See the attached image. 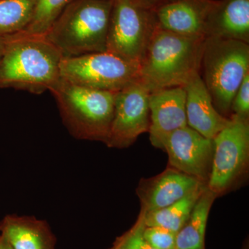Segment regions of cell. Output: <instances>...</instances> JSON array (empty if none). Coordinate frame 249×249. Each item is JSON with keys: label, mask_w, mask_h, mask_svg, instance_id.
Segmentation results:
<instances>
[{"label": "cell", "mask_w": 249, "mask_h": 249, "mask_svg": "<svg viewBox=\"0 0 249 249\" xmlns=\"http://www.w3.org/2000/svg\"><path fill=\"white\" fill-rule=\"evenodd\" d=\"M63 55L45 36L7 35L0 59V88L34 94L49 91L61 78Z\"/></svg>", "instance_id": "cell-1"}, {"label": "cell", "mask_w": 249, "mask_h": 249, "mask_svg": "<svg viewBox=\"0 0 249 249\" xmlns=\"http://www.w3.org/2000/svg\"><path fill=\"white\" fill-rule=\"evenodd\" d=\"M205 38L156 27L139 65V82L150 93L184 86L199 72Z\"/></svg>", "instance_id": "cell-2"}, {"label": "cell", "mask_w": 249, "mask_h": 249, "mask_svg": "<svg viewBox=\"0 0 249 249\" xmlns=\"http://www.w3.org/2000/svg\"><path fill=\"white\" fill-rule=\"evenodd\" d=\"M114 0H74L45 36L63 57L106 52Z\"/></svg>", "instance_id": "cell-3"}, {"label": "cell", "mask_w": 249, "mask_h": 249, "mask_svg": "<svg viewBox=\"0 0 249 249\" xmlns=\"http://www.w3.org/2000/svg\"><path fill=\"white\" fill-rule=\"evenodd\" d=\"M249 72V44L241 41L205 38L199 75L222 115L231 111L232 98Z\"/></svg>", "instance_id": "cell-4"}, {"label": "cell", "mask_w": 249, "mask_h": 249, "mask_svg": "<svg viewBox=\"0 0 249 249\" xmlns=\"http://www.w3.org/2000/svg\"><path fill=\"white\" fill-rule=\"evenodd\" d=\"M49 91L75 134L84 138L106 141L112 120L116 92L85 88L62 77Z\"/></svg>", "instance_id": "cell-5"}, {"label": "cell", "mask_w": 249, "mask_h": 249, "mask_svg": "<svg viewBox=\"0 0 249 249\" xmlns=\"http://www.w3.org/2000/svg\"><path fill=\"white\" fill-rule=\"evenodd\" d=\"M155 29L152 10L140 0H114L106 52L140 65Z\"/></svg>", "instance_id": "cell-6"}, {"label": "cell", "mask_w": 249, "mask_h": 249, "mask_svg": "<svg viewBox=\"0 0 249 249\" xmlns=\"http://www.w3.org/2000/svg\"><path fill=\"white\" fill-rule=\"evenodd\" d=\"M60 73L73 84L117 92L139 80V65L108 52L63 57Z\"/></svg>", "instance_id": "cell-7"}, {"label": "cell", "mask_w": 249, "mask_h": 249, "mask_svg": "<svg viewBox=\"0 0 249 249\" xmlns=\"http://www.w3.org/2000/svg\"><path fill=\"white\" fill-rule=\"evenodd\" d=\"M213 141V157L207 187L219 194L235 181L248 161L249 120L232 115Z\"/></svg>", "instance_id": "cell-8"}, {"label": "cell", "mask_w": 249, "mask_h": 249, "mask_svg": "<svg viewBox=\"0 0 249 249\" xmlns=\"http://www.w3.org/2000/svg\"><path fill=\"white\" fill-rule=\"evenodd\" d=\"M150 91L139 82H134L117 91L107 142L111 146L130 145L150 127Z\"/></svg>", "instance_id": "cell-9"}, {"label": "cell", "mask_w": 249, "mask_h": 249, "mask_svg": "<svg viewBox=\"0 0 249 249\" xmlns=\"http://www.w3.org/2000/svg\"><path fill=\"white\" fill-rule=\"evenodd\" d=\"M163 150L175 170L205 182L209 181L213 157V139L206 138L189 126L175 131Z\"/></svg>", "instance_id": "cell-10"}, {"label": "cell", "mask_w": 249, "mask_h": 249, "mask_svg": "<svg viewBox=\"0 0 249 249\" xmlns=\"http://www.w3.org/2000/svg\"><path fill=\"white\" fill-rule=\"evenodd\" d=\"M152 145L163 150L167 139L175 131L188 125L186 92L183 87L158 90L149 96Z\"/></svg>", "instance_id": "cell-11"}, {"label": "cell", "mask_w": 249, "mask_h": 249, "mask_svg": "<svg viewBox=\"0 0 249 249\" xmlns=\"http://www.w3.org/2000/svg\"><path fill=\"white\" fill-rule=\"evenodd\" d=\"M215 0H166L152 10L156 27L174 34L206 37Z\"/></svg>", "instance_id": "cell-12"}, {"label": "cell", "mask_w": 249, "mask_h": 249, "mask_svg": "<svg viewBox=\"0 0 249 249\" xmlns=\"http://www.w3.org/2000/svg\"><path fill=\"white\" fill-rule=\"evenodd\" d=\"M183 87L186 92L188 126L206 138L213 139L230 119L222 115L214 107L199 73H195Z\"/></svg>", "instance_id": "cell-13"}, {"label": "cell", "mask_w": 249, "mask_h": 249, "mask_svg": "<svg viewBox=\"0 0 249 249\" xmlns=\"http://www.w3.org/2000/svg\"><path fill=\"white\" fill-rule=\"evenodd\" d=\"M207 37L249 44V0H215L206 24Z\"/></svg>", "instance_id": "cell-14"}, {"label": "cell", "mask_w": 249, "mask_h": 249, "mask_svg": "<svg viewBox=\"0 0 249 249\" xmlns=\"http://www.w3.org/2000/svg\"><path fill=\"white\" fill-rule=\"evenodd\" d=\"M205 186L204 182L177 170L156 178L143 199L142 214L167 207Z\"/></svg>", "instance_id": "cell-15"}, {"label": "cell", "mask_w": 249, "mask_h": 249, "mask_svg": "<svg viewBox=\"0 0 249 249\" xmlns=\"http://www.w3.org/2000/svg\"><path fill=\"white\" fill-rule=\"evenodd\" d=\"M0 231L13 249H53L52 235L40 223L6 217Z\"/></svg>", "instance_id": "cell-16"}, {"label": "cell", "mask_w": 249, "mask_h": 249, "mask_svg": "<svg viewBox=\"0 0 249 249\" xmlns=\"http://www.w3.org/2000/svg\"><path fill=\"white\" fill-rule=\"evenodd\" d=\"M216 196L208 187L203 192L188 220L177 233L175 249H205L206 224Z\"/></svg>", "instance_id": "cell-17"}, {"label": "cell", "mask_w": 249, "mask_h": 249, "mask_svg": "<svg viewBox=\"0 0 249 249\" xmlns=\"http://www.w3.org/2000/svg\"><path fill=\"white\" fill-rule=\"evenodd\" d=\"M206 188V186L202 187L167 207L142 214L140 220L145 227L164 228L178 233L188 220L196 201Z\"/></svg>", "instance_id": "cell-18"}, {"label": "cell", "mask_w": 249, "mask_h": 249, "mask_svg": "<svg viewBox=\"0 0 249 249\" xmlns=\"http://www.w3.org/2000/svg\"><path fill=\"white\" fill-rule=\"evenodd\" d=\"M37 0H0V35L22 32L30 22Z\"/></svg>", "instance_id": "cell-19"}, {"label": "cell", "mask_w": 249, "mask_h": 249, "mask_svg": "<svg viewBox=\"0 0 249 249\" xmlns=\"http://www.w3.org/2000/svg\"><path fill=\"white\" fill-rule=\"evenodd\" d=\"M74 0H37L32 18L22 34L45 36L55 21Z\"/></svg>", "instance_id": "cell-20"}, {"label": "cell", "mask_w": 249, "mask_h": 249, "mask_svg": "<svg viewBox=\"0 0 249 249\" xmlns=\"http://www.w3.org/2000/svg\"><path fill=\"white\" fill-rule=\"evenodd\" d=\"M144 239L156 249H175L177 233L159 227H145L142 229Z\"/></svg>", "instance_id": "cell-21"}, {"label": "cell", "mask_w": 249, "mask_h": 249, "mask_svg": "<svg viewBox=\"0 0 249 249\" xmlns=\"http://www.w3.org/2000/svg\"><path fill=\"white\" fill-rule=\"evenodd\" d=\"M144 224L139 220L129 232L117 240L112 249H156L142 236Z\"/></svg>", "instance_id": "cell-22"}, {"label": "cell", "mask_w": 249, "mask_h": 249, "mask_svg": "<svg viewBox=\"0 0 249 249\" xmlns=\"http://www.w3.org/2000/svg\"><path fill=\"white\" fill-rule=\"evenodd\" d=\"M231 111L232 115L249 120V72L246 75L235 96L232 98Z\"/></svg>", "instance_id": "cell-23"}, {"label": "cell", "mask_w": 249, "mask_h": 249, "mask_svg": "<svg viewBox=\"0 0 249 249\" xmlns=\"http://www.w3.org/2000/svg\"><path fill=\"white\" fill-rule=\"evenodd\" d=\"M140 1L149 9H153L156 6L164 2L166 0H140Z\"/></svg>", "instance_id": "cell-24"}, {"label": "cell", "mask_w": 249, "mask_h": 249, "mask_svg": "<svg viewBox=\"0 0 249 249\" xmlns=\"http://www.w3.org/2000/svg\"><path fill=\"white\" fill-rule=\"evenodd\" d=\"M6 41H7V35H0V59H1L3 53H4Z\"/></svg>", "instance_id": "cell-25"}, {"label": "cell", "mask_w": 249, "mask_h": 249, "mask_svg": "<svg viewBox=\"0 0 249 249\" xmlns=\"http://www.w3.org/2000/svg\"><path fill=\"white\" fill-rule=\"evenodd\" d=\"M0 249H13L1 235H0Z\"/></svg>", "instance_id": "cell-26"}]
</instances>
